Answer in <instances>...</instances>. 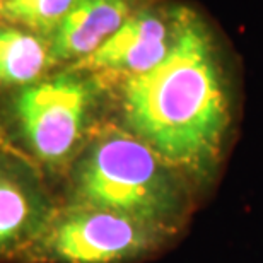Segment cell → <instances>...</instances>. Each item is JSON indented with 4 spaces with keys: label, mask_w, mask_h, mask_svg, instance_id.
<instances>
[{
    "label": "cell",
    "mask_w": 263,
    "mask_h": 263,
    "mask_svg": "<svg viewBox=\"0 0 263 263\" xmlns=\"http://www.w3.org/2000/svg\"><path fill=\"white\" fill-rule=\"evenodd\" d=\"M123 108L135 135L166 162L207 171L229 127V99L209 29L183 14L159 65L127 77Z\"/></svg>",
    "instance_id": "1"
},
{
    "label": "cell",
    "mask_w": 263,
    "mask_h": 263,
    "mask_svg": "<svg viewBox=\"0 0 263 263\" xmlns=\"http://www.w3.org/2000/svg\"><path fill=\"white\" fill-rule=\"evenodd\" d=\"M164 162L140 137L111 128L89 149L79 190L91 207L166 222L181 212V192Z\"/></svg>",
    "instance_id": "2"
},
{
    "label": "cell",
    "mask_w": 263,
    "mask_h": 263,
    "mask_svg": "<svg viewBox=\"0 0 263 263\" xmlns=\"http://www.w3.org/2000/svg\"><path fill=\"white\" fill-rule=\"evenodd\" d=\"M87 106L86 86L72 77H59L24 89L17 115L36 154L46 161H60L77 144Z\"/></svg>",
    "instance_id": "3"
},
{
    "label": "cell",
    "mask_w": 263,
    "mask_h": 263,
    "mask_svg": "<svg viewBox=\"0 0 263 263\" xmlns=\"http://www.w3.org/2000/svg\"><path fill=\"white\" fill-rule=\"evenodd\" d=\"M154 238L156 233L149 222L91 207L60 224L55 250L70 263H115L142 253Z\"/></svg>",
    "instance_id": "4"
},
{
    "label": "cell",
    "mask_w": 263,
    "mask_h": 263,
    "mask_svg": "<svg viewBox=\"0 0 263 263\" xmlns=\"http://www.w3.org/2000/svg\"><path fill=\"white\" fill-rule=\"evenodd\" d=\"M181 15L178 14L176 23L170 24L162 15L152 10L132 14L111 38L77 65L125 72L128 77L151 70L171 51L180 29Z\"/></svg>",
    "instance_id": "5"
},
{
    "label": "cell",
    "mask_w": 263,
    "mask_h": 263,
    "mask_svg": "<svg viewBox=\"0 0 263 263\" xmlns=\"http://www.w3.org/2000/svg\"><path fill=\"white\" fill-rule=\"evenodd\" d=\"M134 14V0H76L57 28L51 55L79 62L94 53Z\"/></svg>",
    "instance_id": "6"
},
{
    "label": "cell",
    "mask_w": 263,
    "mask_h": 263,
    "mask_svg": "<svg viewBox=\"0 0 263 263\" xmlns=\"http://www.w3.org/2000/svg\"><path fill=\"white\" fill-rule=\"evenodd\" d=\"M48 60L38 38L17 29H0V84L34 81Z\"/></svg>",
    "instance_id": "7"
},
{
    "label": "cell",
    "mask_w": 263,
    "mask_h": 263,
    "mask_svg": "<svg viewBox=\"0 0 263 263\" xmlns=\"http://www.w3.org/2000/svg\"><path fill=\"white\" fill-rule=\"evenodd\" d=\"M76 0H5L4 9L10 19L36 29H57Z\"/></svg>",
    "instance_id": "8"
},
{
    "label": "cell",
    "mask_w": 263,
    "mask_h": 263,
    "mask_svg": "<svg viewBox=\"0 0 263 263\" xmlns=\"http://www.w3.org/2000/svg\"><path fill=\"white\" fill-rule=\"evenodd\" d=\"M29 202L12 181L0 178V245L17 236L28 222Z\"/></svg>",
    "instance_id": "9"
},
{
    "label": "cell",
    "mask_w": 263,
    "mask_h": 263,
    "mask_svg": "<svg viewBox=\"0 0 263 263\" xmlns=\"http://www.w3.org/2000/svg\"><path fill=\"white\" fill-rule=\"evenodd\" d=\"M0 4H2V0H0Z\"/></svg>",
    "instance_id": "10"
}]
</instances>
